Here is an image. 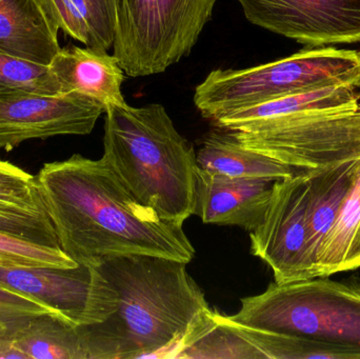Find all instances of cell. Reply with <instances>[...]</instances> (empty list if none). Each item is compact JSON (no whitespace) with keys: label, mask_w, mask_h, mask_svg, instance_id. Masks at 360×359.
I'll list each match as a JSON object with an SVG mask.
<instances>
[{"label":"cell","mask_w":360,"mask_h":359,"mask_svg":"<svg viewBox=\"0 0 360 359\" xmlns=\"http://www.w3.org/2000/svg\"><path fill=\"white\" fill-rule=\"evenodd\" d=\"M36 181L60 248L79 265L134 254L194 259L182 225L137 202L103 158L48 162Z\"/></svg>","instance_id":"1"},{"label":"cell","mask_w":360,"mask_h":359,"mask_svg":"<svg viewBox=\"0 0 360 359\" xmlns=\"http://www.w3.org/2000/svg\"><path fill=\"white\" fill-rule=\"evenodd\" d=\"M57 25L65 35L88 48L108 51L88 0H49Z\"/></svg>","instance_id":"21"},{"label":"cell","mask_w":360,"mask_h":359,"mask_svg":"<svg viewBox=\"0 0 360 359\" xmlns=\"http://www.w3.org/2000/svg\"><path fill=\"white\" fill-rule=\"evenodd\" d=\"M0 209L46 213L36 176L0 160Z\"/></svg>","instance_id":"22"},{"label":"cell","mask_w":360,"mask_h":359,"mask_svg":"<svg viewBox=\"0 0 360 359\" xmlns=\"http://www.w3.org/2000/svg\"><path fill=\"white\" fill-rule=\"evenodd\" d=\"M317 278L360 268V162L316 257Z\"/></svg>","instance_id":"17"},{"label":"cell","mask_w":360,"mask_h":359,"mask_svg":"<svg viewBox=\"0 0 360 359\" xmlns=\"http://www.w3.org/2000/svg\"><path fill=\"white\" fill-rule=\"evenodd\" d=\"M248 21L304 44L360 42V0H237Z\"/></svg>","instance_id":"9"},{"label":"cell","mask_w":360,"mask_h":359,"mask_svg":"<svg viewBox=\"0 0 360 359\" xmlns=\"http://www.w3.org/2000/svg\"><path fill=\"white\" fill-rule=\"evenodd\" d=\"M58 30L49 0H0V53L50 65Z\"/></svg>","instance_id":"12"},{"label":"cell","mask_w":360,"mask_h":359,"mask_svg":"<svg viewBox=\"0 0 360 359\" xmlns=\"http://www.w3.org/2000/svg\"><path fill=\"white\" fill-rule=\"evenodd\" d=\"M228 318L251 328L360 351V278L271 282L262 294L241 299L239 311Z\"/></svg>","instance_id":"5"},{"label":"cell","mask_w":360,"mask_h":359,"mask_svg":"<svg viewBox=\"0 0 360 359\" xmlns=\"http://www.w3.org/2000/svg\"><path fill=\"white\" fill-rule=\"evenodd\" d=\"M276 181L228 177L197 169L195 214L205 223L252 232L262 223Z\"/></svg>","instance_id":"11"},{"label":"cell","mask_w":360,"mask_h":359,"mask_svg":"<svg viewBox=\"0 0 360 359\" xmlns=\"http://www.w3.org/2000/svg\"><path fill=\"white\" fill-rule=\"evenodd\" d=\"M96 17L108 50L113 46L117 0H88Z\"/></svg>","instance_id":"25"},{"label":"cell","mask_w":360,"mask_h":359,"mask_svg":"<svg viewBox=\"0 0 360 359\" xmlns=\"http://www.w3.org/2000/svg\"><path fill=\"white\" fill-rule=\"evenodd\" d=\"M360 88L356 86H329L302 94L281 97L245 107L214 120L216 128L239 131L256 122L298 112L315 110L352 109L360 105Z\"/></svg>","instance_id":"15"},{"label":"cell","mask_w":360,"mask_h":359,"mask_svg":"<svg viewBox=\"0 0 360 359\" xmlns=\"http://www.w3.org/2000/svg\"><path fill=\"white\" fill-rule=\"evenodd\" d=\"M41 315H54L63 318L58 312L51 309L46 303L16 291L0 287V324L8 329V333L16 330L31 318Z\"/></svg>","instance_id":"24"},{"label":"cell","mask_w":360,"mask_h":359,"mask_svg":"<svg viewBox=\"0 0 360 359\" xmlns=\"http://www.w3.org/2000/svg\"><path fill=\"white\" fill-rule=\"evenodd\" d=\"M0 359H27L8 334L0 337Z\"/></svg>","instance_id":"26"},{"label":"cell","mask_w":360,"mask_h":359,"mask_svg":"<svg viewBox=\"0 0 360 359\" xmlns=\"http://www.w3.org/2000/svg\"><path fill=\"white\" fill-rule=\"evenodd\" d=\"M0 287L46 303L77 327L103 322L115 308L113 290L94 266L0 267Z\"/></svg>","instance_id":"8"},{"label":"cell","mask_w":360,"mask_h":359,"mask_svg":"<svg viewBox=\"0 0 360 359\" xmlns=\"http://www.w3.org/2000/svg\"><path fill=\"white\" fill-rule=\"evenodd\" d=\"M49 67L60 94L77 93L105 107L126 103L122 91L124 70L107 51L75 46L60 48Z\"/></svg>","instance_id":"13"},{"label":"cell","mask_w":360,"mask_h":359,"mask_svg":"<svg viewBox=\"0 0 360 359\" xmlns=\"http://www.w3.org/2000/svg\"><path fill=\"white\" fill-rule=\"evenodd\" d=\"M359 162L360 157L351 158L310 172L309 248L314 267L319 249L338 216Z\"/></svg>","instance_id":"16"},{"label":"cell","mask_w":360,"mask_h":359,"mask_svg":"<svg viewBox=\"0 0 360 359\" xmlns=\"http://www.w3.org/2000/svg\"><path fill=\"white\" fill-rule=\"evenodd\" d=\"M0 263L4 268L73 269L76 263L63 249L44 246L0 231Z\"/></svg>","instance_id":"20"},{"label":"cell","mask_w":360,"mask_h":359,"mask_svg":"<svg viewBox=\"0 0 360 359\" xmlns=\"http://www.w3.org/2000/svg\"><path fill=\"white\" fill-rule=\"evenodd\" d=\"M105 112L103 103L77 93L25 94L0 98V150L31 139L88 135Z\"/></svg>","instance_id":"10"},{"label":"cell","mask_w":360,"mask_h":359,"mask_svg":"<svg viewBox=\"0 0 360 359\" xmlns=\"http://www.w3.org/2000/svg\"><path fill=\"white\" fill-rule=\"evenodd\" d=\"M310 172L275 181L264 219L250 232L252 254L278 284L317 278L309 248Z\"/></svg>","instance_id":"7"},{"label":"cell","mask_w":360,"mask_h":359,"mask_svg":"<svg viewBox=\"0 0 360 359\" xmlns=\"http://www.w3.org/2000/svg\"><path fill=\"white\" fill-rule=\"evenodd\" d=\"M103 159L133 197L184 225L196 209L197 156L164 105L105 107Z\"/></svg>","instance_id":"3"},{"label":"cell","mask_w":360,"mask_h":359,"mask_svg":"<svg viewBox=\"0 0 360 359\" xmlns=\"http://www.w3.org/2000/svg\"><path fill=\"white\" fill-rule=\"evenodd\" d=\"M217 0H117L113 55L124 73L145 77L190 54Z\"/></svg>","instance_id":"6"},{"label":"cell","mask_w":360,"mask_h":359,"mask_svg":"<svg viewBox=\"0 0 360 359\" xmlns=\"http://www.w3.org/2000/svg\"><path fill=\"white\" fill-rule=\"evenodd\" d=\"M6 334L27 359H88L79 328L57 316H36Z\"/></svg>","instance_id":"18"},{"label":"cell","mask_w":360,"mask_h":359,"mask_svg":"<svg viewBox=\"0 0 360 359\" xmlns=\"http://www.w3.org/2000/svg\"><path fill=\"white\" fill-rule=\"evenodd\" d=\"M60 95L49 65L0 53V98L14 95Z\"/></svg>","instance_id":"19"},{"label":"cell","mask_w":360,"mask_h":359,"mask_svg":"<svg viewBox=\"0 0 360 359\" xmlns=\"http://www.w3.org/2000/svg\"><path fill=\"white\" fill-rule=\"evenodd\" d=\"M0 231L44 246L60 248L48 213L0 209Z\"/></svg>","instance_id":"23"},{"label":"cell","mask_w":360,"mask_h":359,"mask_svg":"<svg viewBox=\"0 0 360 359\" xmlns=\"http://www.w3.org/2000/svg\"><path fill=\"white\" fill-rule=\"evenodd\" d=\"M186 266L139 254L96 263L113 290L115 308L103 322L78 327L86 358H177L211 330L217 311Z\"/></svg>","instance_id":"2"},{"label":"cell","mask_w":360,"mask_h":359,"mask_svg":"<svg viewBox=\"0 0 360 359\" xmlns=\"http://www.w3.org/2000/svg\"><path fill=\"white\" fill-rule=\"evenodd\" d=\"M196 156L199 169L228 177L278 181L310 171L289 166L245 147L231 131L219 128L205 137Z\"/></svg>","instance_id":"14"},{"label":"cell","mask_w":360,"mask_h":359,"mask_svg":"<svg viewBox=\"0 0 360 359\" xmlns=\"http://www.w3.org/2000/svg\"><path fill=\"white\" fill-rule=\"evenodd\" d=\"M338 86L360 88V52L306 48L256 67L214 70L196 86L194 103L214 122L266 101Z\"/></svg>","instance_id":"4"},{"label":"cell","mask_w":360,"mask_h":359,"mask_svg":"<svg viewBox=\"0 0 360 359\" xmlns=\"http://www.w3.org/2000/svg\"><path fill=\"white\" fill-rule=\"evenodd\" d=\"M6 333H8V329H6L4 325L0 324V337H4Z\"/></svg>","instance_id":"27"}]
</instances>
